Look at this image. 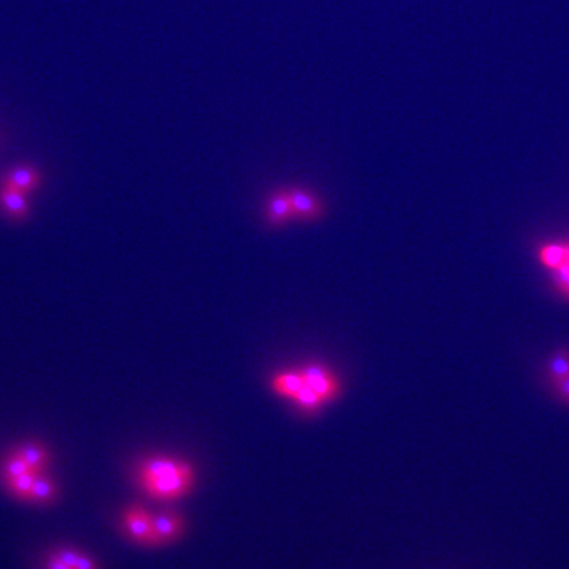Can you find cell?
Masks as SVG:
<instances>
[{"label":"cell","instance_id":"obj_1","mask_svg":"<svg viewBox=\"0 0 569 569\" xmlns=\"http://www.w3.org/2000/svg\"><path fill=\"white\" fill-rule=\"evenodd\" d=\"M137 481L149 497L158 501H174L191 490L194 469L184 460L155 456L139 466Z\"/></svg>","mask_w":569,"mask_h":569},{"label":"cell","instance_id":"obj_2","mask_svg":"<svg viewBox=\"0 0 569 569\" xmlns=\"http://www.w3.org/2000/svg\"><path fill=\"white\" fill-rule=\"evenodd\" d=\"M305 385H307L324 402L336 399L340 393V383L336 376L323 364L310 362L300 371Z\"/></svg>","mask_w":569,"mask_h":569},{"label":"cell","instance_id":"obj_3","mask_svg":"<svg viewBox=\"0 0 569 569\" xmlns=\"http://www.w3.org/2000/svg\"><path fill=\"white\" fill-rule=\"evenodd\" d=\"M125 528L129 537L139 544L155 547L153 516L141 505H134L125 511Z\"/></svg>","mask_w":569,"mask_h":569},{"label":"cell","instance_id":"obj_4","mask_svg":"<svg viewBox=\"0 0 569 569\" xmlns=\"http://www.w3.org/2000/svg\"><path fill=\"white\" fill-rule=\"evenodd\" d=\"M294 219L303 222H312L323 212L321 200L309 190L300 187H291L288 190Z\"/></svg>","mask_w":569,"mask_h":569},{"label":"cell","instance_id":"obj_5","mask_svg":"<svg viewBox=\"0 0 569 569\" xmlns=\"http://www.w3.org/2000/svg\"><path fill=\"white\" fill-rule=\"evenodd\" d=\"M184 530V520L173 510H162L153 516L155 544L162 546L178 538Z\"/></svg>","mask_w":569,"mask_h":569},{"label":"cell","instance_id":"obj_6","mask_svg":"<svg viewBox=\"0 0 569 569\" xmlns=\"http://www.w3.org/2000/svg\"><path fill=\"white\" fill-rule=\"evenodd\" d=\"M40 182V176L31 166H16L3 176V185L18 190L28 196L36 190Z\"/></svg>","mask_w":569,"mask_h":569},{"label":"cell","instance_id":"obj_7","mask_svg":"<svg viewBox=\"0 0 569 569\" xmlns=\"http://www.w3.org/2000/svg\"><path fill=\"white\" fill-rule=\"evenodd\" d=\"M294 219L288 190L273 193L267 203V220L274 227H280Z\"/></svg>","mask_w":569,"mask_h":569},{"label":"cell","instance_id":"obj_8","mask_svg":"<svg viewBox=\"0 0 569 569\" xmlns=\"http://www.w3.org/2000/svg\"><path fill=\"white\" fill-rule=\"evenodd\" d=\"M0 205L10 217L15 219H23L30 212L27 196L4 185L0 188Z\"/></svg>","mask_w":569,"mask_h":569},{"label":"cell","instance_id":"obj_9","mask_svg":"<svg viewBox=\"0 0 569 569\" xmlns=\"http://www.w3.org/2000/svg\"><path fill=\"white\" fill-rule=\"evenodd\" d=\"M15 454L20 456L21 459L24 460V463L30 468V471L36 475L42 473V471L49 463L48 452L45 451V448L42 445H37V443H25V445H20L15 451Z\"/></svg>","mask_w":569,"mask_h":569},{"label":"cell","instance_id":"obj_10","mask_svg":"<svg viewBox=\"0 0 569 569\" xmlns=\"http://www.w3.org/2000/svg\"><path fill=\"white\" fill-rule=\"evenodd\" d=\"M305 385L303 377L298 372H281L271 378V389L281 397H286L293 399L298 393L300 388Z\"/></svg>","mask_w":569,"mask_h":569},{"label":"cell","instance_id":"obj_11","mask_svg":"<svg viewBox=\"0 0 569 569\" xmlns=\"http://www.w3.org/2000/svg\"><path fill=\"white\" fill-rule=\"evenodd\" d=\"M57 485L52 478L44 476L42 473L36 475L34 482L32 485L31 493L28 501H32L34 504H41L46 505L53 502L57 497Z\"/></svg>","mask_w":569,"mask_h":569},{"label":"cell","instance_id":"obj_12","mask_svg":"<svg viewBox=\"0 0 569 569\" xmlns=\"http://www.w3.org/2000/svg\"><path fill=\"white\" fill-rule=\"evenodd\" d=\"M569 377V352L565 350L556 351L549 362V378L555 385Z\"/></svg>","mask_w":569,"mask_h":569},{"label":"cell","instance_id":"obj_13","mask_svg":"<svg viewBox=\"0 0 569 569\" xmlns=\"http://www.w3.org/2000/svg\"><path fill=\"white\" fill-rule=\"evenodd\" d=\"M552 271V280L561 295L569 300V241L564 243V257Z\"/></svg>","mask_w":569,"mask_h":569},{"label":"cell","instance_id":"obj_14","mask_svg":"<svg viewBox=\"0 0 569 569\" xmlns=\"http://www.w3.org/2000/svg\"><path fill=\"white\" fill-rule=\"evenodd\" d=\"M293 401L305 411H315L321 407V404H326L321 397L310 389L307 385H303L300 388V392L294 395Z\"/></svg>","mask_w":569,"mask_h":569},{"label":"cell","instance_id":"obj_15","mask_svg":"<svg viewBox=\"0 0 569 569\" xmlns=\"http://www.w3.org/2000/svg\"><path fill=\"white\" fill-rule=\"evenodd\" d=\"M34 478H36V473L28 472V473H25L23 476L16 477V478L11 480L7 482V485H8L11 492L16 497L21 498V499H28L30 493H31L32 485L34 482Z\"/></svg>","mask_w":569,"mask_h":569},{"label":"cell","instance_id":"obj_16","mask_svg":"<svg viewBox=\"0 0 569 569\" xmlns=\"http://www.w3.org/2000/svg\"><path fill=\"white\" fill-rule=\"evenodd\" d=\"M28 472H31V471H30L28 466L24 463V460L21 459L20 456L13 454L4 464L3 477H4L6 482H8L11 480H13L16 477L23 476V475H25Z\"/></svg>","mask_w":569,"mask_h":569},{"label":"cell","instance_id":"obj_17","mask_svg":"<svg viewBox=\"0 0 569 569\" xmlns=\"http://www.w3.org/2000/svg\"><path fill=\"white\" fill-rule=\"evenodd\" d=\"M78 555H79V552L75 551V549H57V551H54L52 556H54L56 559L61 560L63 564H66V565L74 568V565H75V563H77V559H78Z\"/></svg>","mask_w":569,"mask_h":569},{"label":"cell","instance_id":"obj_18","mask_svg":"<svg viewBox=\"0 0 569 569\" xmlns=\"http://www.w3.org/2000/svg\"><path fill=\"white\" fill-rule=\"evenodd\" d=\"M74 569H99V565H98V563H96L93 558H90V556L86 555V554H81V552H79L77 563H75V565H74Z\"/></svg>","mask_w":569,"mask_h":569},{"label":"cell","instance_id":"obj_19","mask_svg":"<svg viewBox=\"0 0 569 569\" xmlns=\"http://www.w3.org/2000/svg\"><path fill=\"white\" fill-rule=\"evenodd\" d=\"M555 388H556V390L559 392L560 397H561L563 399H565L567 402H569V377L568 378H565V380H563V381L558 383V385H555Z\"/></svg>","mask_w":569,"mask_h":569},{"label":"cell","instance_id":"obj_20","mask_svg":"<svg viewBox=\"0 0 569 569\" xmlns=\"http://www.w3.org/2000/svg\"><path fill=\"white\" fill-rule=\"evenodd\" d=\"M46 569H74L66 564H63L61 560L56 559L54 556H51L46 563Z\"/></svg>","mask_w":569,"mask_h":569}]
</instances>
